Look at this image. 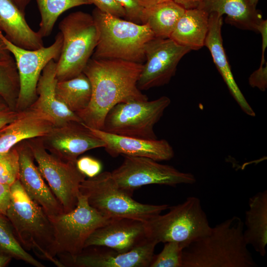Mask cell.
Instances as JSON below:
<instances>
[{
    "instance_id": "6da1fadb",
    "label": "cell",
    "mask_w": 267,
    "mask_h": 267,
    "mask_svg": "<svg viewBox=\"0 0 267 267\" xmlns=\"http://www.w3.org/2000/svg\"><path fill=\"white\" fill-rule=\"evenodd\" d=\"M142 63L121 59L91 58L83 73L91 86L88 106L76 113L89 127L102 130L107 113L115 105L148 100L137 87Z\"/></svg>"
},
{
    "instance_id": "7a4b0ae2",
    "label": "cell",
    "mask_w": 267,
    "mask_h": 267,
    "mask_svg": "<svg viewBox=\"0 0 267 267\" xmlns=\"http://www.w3.org/2000/svg\"><path fill=\"white\" fill-rule=\"evenodd\" d=\"M244 223L233 216L211 228L182 251V267H256L244 236Z\"/></svg>"
},
{
    "instance_id": "3957f363",
    "label": "cell",
    "mask_w": 267,
    "mask_h": 267,
    "mask_svg": "<svg viewBox=\"0 0 267 267\" xmlns=\"http://www.w3.org/2000/svg\"><path fill=\"white\" fill-rule=\"evenodd\" d=\"M6 217L23 248L39 258L63 267L53 253L54 232L48 216L24 191L19 179L10 187Z\"/></svg>"
},
{
    "instance_id": "277c9868",
    "label": "cell",
    "mask_w": 267,
    "mask_h": 267,
    "mask_svg": "<svg viewBox=\"0 0 267 267\" xmlns=\"http://www.w3.org/2000/svg\"><path fill=\"white\" fill-rule=\"evenodd\" d=\"M99 37L91 56L142 63L147 43L155 38L147 24H139L104 13L95 8L91 14Z\"/></svg>"
},
{
    "instance_id": "5b68a950",
    "label": "cell",
    "mask_w": 267,
    "mask_h": 267,
    "mask_svg": "<svg viewBox=\"0 0 267 267\" xmlns=\"http://www.w3.org/2000/svg\"><path fill=\"white\" fill-rule=\"evenodd\" d=\"M89 204L109 218H128L147 222L168 209L167 204L150 205L139 203L132 194L120 187L111 172H104L85 179L80 186Z\"/></svg>"
},
{
    "instance_id": "8992f818",
    "label": "cell",
    "mask_w": 267,
    "mask_h": 267,
    "mask_svg": "<svg viewBox=\"0 0 267 267\" xmlns=\"http://www.w3.org/2000/svg\"><path fill=\"white\" fill-rule=\"evenodd\" d=\"M58 27L63 42L56 75L57 81H63L83 72L96 46L99 33L92 15L81 11L67 15Z\"/></svg>"
},
{
    "instance_id": "52a82bcc",
    "label": "cell",
    "mask_w": 267,
    "mask_h": 267,
    "mask_svg": "<svg viewBox=\"0 0 267 267\" xmlns=\"http://www.w3.org/2000/svg\"><path fill=\"white\" fill-rule=\"evenodd\" d=\"M169 209L167 213L158 214L146 222L149 238L157 244L175 241L186 247L210 230L211 226L198 197L189 196Z\"/></svg>"
},
{
    "instance_id": "ba28073f",
    "label": "cell",
    "mask_w": 267,
    "mask_h": 267,
    "mask_svg": "<svg viewBox=\"0 0 267 267\" xmlns=\"http://www.w3.org/2000/svg\"><path fill=\"white\" fill-rule=\"evenodd\" d=\"M48 217L53 229V253L56 258L61 254L74 256L81 253L90 234L111 219L92 207L80 192L73 210Z\"/></svg>"
},
{
    "instance_id": "9c48e42d",
    "label": "cell",
    "mask_w": 267,
    "mask_h": 267,
    "mask_svg": "<svg viewBox=\"0 0 267 267\" xmlns=\"http://www.w3.org/2000/svg\"><path fill=\"white\" fill-rule=\"evenodd\" d=\"M171 99L162 96L148 101H130L113 106L105 116L102 131L117 135L157 139L154 131Z\"/></svg>"
},
{
    "instance_id": "30bf717a",
    "label": "cell",
    "mask_w": 267,
    "mask_h": 267,
    "mask_svg": "<svg viewBox=\"0 0 267 267\" xmlns=\"http://www.w3.org/2000/svg\"><path fill=\"white\" fill-rule=\"evenodd\" d=\"M27 143L42 176L62 206L64 213L73 210L78 202L80 186L86 176L78 170L76 163L63 161L49 153L41 137L30 139Z\"/></svg>"
},
{
    "instance_id": "8fae6325",
    "label": "cell",
    "mask_w": 267,
    "mask_h": 267,
    "mask_svg": "<svg viewBox=\"0 0 267 267\" xmlns=\"http://www.w3.org/2000/svg\"><path fill=\"white\" fill-rule=\"evenodd\" d=\"M0 37L15 60L19 79V92L16 110L29 107L37 99V86L44 68L51 60L58 59L63 38L59 32L50 45L34 50L26 49L12 44L0 31Z\"/></svg>"
},
{
    "instance_id": "7c38bea8",
    "label": "cell",
    "mask_w": 267,
    "mask_h": 267,
    "mask_svg": "<svg viewBox=\"0 0 267 267\" xmlns=\"http://www.w3.org/2000/svg\"><path fill=\"white\" fill-rule=\"evenodd\" d=\"M124 156L122 164L111 174L120 187L132 194L135 189L149 184L175 186L196 182L192 174L180 172L173 166L147 157Z\"/></svg>"
},
{
    "instance_id": "4fadbf2b",
    "label": "cell",
    "mask_w": 267,
    "mask_h": 267,
    "mask_svg": "<svg viewBox=\"0 0 267 267\" xmlns=\"http://www.w3.org/2000/svg\"><path fill=\"white\" fill-rule=\"evenodd\" d=\"M190 50L170 38L151 40L145 46V63L137 82L138 88L147 90L169 83L179 62Z\"/></svg>"
},
{
    "instance_id": "5bb4252c",
    "label": "cell",
    "mask_w": 267,
    "mask_h": 267,
    "mask_svg": "<svg viewBox=\"0 0 267 267\" xmlns=\"http://www.w3.org/2000/svg\"><path fill=\"white\" fill-rule=\"evenodd\" d=\"M157 244L156 241L150 239L124 253L104 247L90 246L84 248L77 255L61 254L57 258L63 267H148Z\"/></svg>"
},
{
    "instance_id": "9a60e30c",
    "label": "cell",
    "mask_w": 267,
    "mask_h": 267,
    "mask_svg": "<svg viewBox=\"0 0 267 267\" xmlns=\"http://www.w3.org/2000/svg\"><path fill=\"white\" fill-rule=\"evenodd\" d=\"M41 138L50 153L63 161L74 163L84 152L105 146L104 142L92 134L82 122H71L55 126Z\"/></svg>"
},
{
    "instance_id": "2e32d148",
    "label": "cell",
    "mask_w": 267,
    "mask_h": 267,
    "mask_svg": "<svg viewBox=\"0 0 267 267\" xmlns=\"http://www.w3.org/2000/svg\"><path fill=\"white\" fill-rule=\"evenodd\" d=\"M150 239L146 222L128 218H113L90 234L84 248L100 246L124 253Z\"/></svg>"
},
{
    "instance_id": "e0dca14e",
    "label": "cell",
    "mask_w": 267,
    "mask_h": 267,
    "mask_svg": "<svg viewBox=\"0 0 267 267\" xmlns=\"http://www.w3.org/2000/svg\"><path fill=\"white\" fill-rule=\"evenodd\" d=\"M83 124L104 142L105 151L113 157L120 155L144 157L160 162L171 160L174 156V150L166 139H147L117 135Z\"/></svg>"
},
{
    "instance_id": "ac0fdd59",
    "label": "cell",
    "mask_w": 267,
    "mask_h": 267,
    "mask_svg": "<svg viewBox=\"0 0 267 267\" xmlns=\"http://www.w3.org/2000/svg\"><path fill=\"white\" fill-rule=\"evenodd\" d=\"M17 146L19 153V180L27 194L48 216L64 213L62 206L45 183L27 143Z\"/></svg>"
},
{
    "instance_id": "d6986e66",
    "label": "cell",
    "mask_w": 267,
    "mask_h": 267,
    "mask_svg": "<svg viewBox=\"0 0 267 267\" xmlns=\"http://www.w3.org/2000/svg\"><path fill=\"white\" fill-rule=\"evenodd\" d=\"M0 131V153L8 151L25 140L43 137L55 126L48 115L30 106Z\"/></svg>"
},
{
    "instance_id": "ffe728a7",
    "label": "cell",
    "mask_w": 267,
    "mask_h": 267,
    "mask_svg": "<svg viewBox=\"0 0 267 267\" xmlns=\"http://www.w3.org/2000/svg\"><path fill=\"white\" fill-rule=\"evenodd\" d=\"M222 16L217 13L209 14V29L204 45L210 52L218 70L241 109L247 115L254 117L255 112L236 84L226 56L222 36Z\"/></svg>"
},
{
    "instance_id": "44dd1931",
    "label": "cell",
    "mask_w": 267,
    "mask_h": 267,
    "mask_svg": "<svg viewBox=\"0 0 267 267\" xmlns=\"http://www.w3.org/2000/svg\"><path fill=\"white\" fill-rule=\"evenodd\" d=\"M56 62L50 61L44 68L37 86V98L30 106L48 115L55 126H61L71 122H82L76 113L59 101L55 88L57 79Z\"/></svg>"
},
{
    "instance_id": "7402d4cb",
    "label": "cell",
    "mask_w": 267,
    "mask_h": 267,
    "mask_svg": "<svg viewBox=\"0 0 267 267\" xmlns=\"http://www.w3.org/2000/svg\"><path fill=\"white\" fill-rule=\"evenodd\" d=\"M0 31L19 47L34 50L44 46L43 38L30 27L25 13L12 0H0Z\"/></svg>"
},
{
    "instance_id": "603a6c76",
    "label": "cell",
    "mask_w": 267,
    "mask_h": 267,
    "mask_svg": "<svg viewBox=\"0 0 267 267\" xmlns=\"http://www.w3.org/2000/svg\"><path fill=\"white\" fill-rule=\"evenodd\" d=\"M198 8L209 14H225L227 23L243 30L257 32L263 20L262 13L250 0H200Z\"/></svg>"
},
{
    "instance_id": "cb8c5ba5",
    "label": "cell",
    "mask_w": 267,
    "mask_h": 267,
    "mask_svg": "<svg viewBox=\"0 0 267 267\" xmlns=\"http://www.w3.org/2000/svg\"><path fill=\"white\" fill-rule=\"evenodd\" d=\"M246 229L243 236L247 244L251 245L261 256L266 253L267 245V190L251 197L243 222Z\"/></svg>"
},
{
    "instance_id": "d4e9b609",
    "label": "cell",
    "mask_w": 267,
    "mask_h": 267,
    "mask_svg": "<svg viewBox=\"0 0 267 267\" xmlns=\"http://www.w3.org/2000/svg\"><path fill=\"white\" fill-rule=\"evenodd\" d=\"M209 16L201 8L185 10L170 38L191 50L200 49L208 32Z\"/></svg>"
},
{
    "instance_id": "484cf974",
    "label": "cell",
    "mask_w": 267,
    "mask_h": 267,
    "mask_svg": "<svg viewBox=\"0 0 267 267\" xmlns=\"http://www.w3.org/2000/svg\"><path fill=\"white\" fill-rule=\"evenodd\" d=\"M185 10L173 0L164 1L144 8L143 24L148 25L155 38H170Z\"/></svg>"
},
{
    "instance_id": "4316f807",
    "label": "cell",
    "mask_w": 267,
    "mask_h": 267,
    "mask_svg": "<svg viewBox=\"0 0 267 267\" xmlns=\"http://www.w3.org/2000/svg\"><path fill=\"white\" fill-rule=\"evenodd\" d=\"M55 93L59 101L77 113L88 106L91 99V86L89 78L83 72L74 78L57 81Z\"/></svg>"
},
{
    "instance_id": "83f0119b",
    "label": "cell",
    "mask_w": 267,
    "mask_h": 267,
    "mask_svg": "<svg viewBox=\"0 0 267 267\" xmlns=\"http://www.w3.org/2000/svg\"><path fill=\"white\" fill-rule=\"evenodd\" d=\"M41 16L38 32L49 36L59 16L73 7L92 4L90 0H36Z\"/></svg>"
},
{
    "instance_id": "f1b7e54d",
    "label": "cell",
    "mask_w": 267,
    "mask_h": 267,
    "mask_svg": "<svg viewBox=\"0 0 267 267\" xmlns=\"http://www.w3.org/2000/svg\"><path fill=\"white\" fill-rule=\"evenodd\" d=\"M0 254L23 261L36 267H45L25 250L19 242L13 228L6 216L0 214Z\"/></svg>"
},
{
    "instance_id": "f546056e",
    "label": "cell",
    "mask_w": 267,
    "mask_h": 267,
    "mask_svg": "<svg viewBox=\"0 0 267 267\" xmlns=\"http://www.w3.org/2000/svg\"><path fill=\"white\" fill-rule=\"evenodd\" d=\"M19 79L15 60L0 62V95L8 107L16 110Z\"/></svg>"
},
{
    "instance_id": "4dcf8cb0",
    "label": "cell",
    "mask_w": 267,
    "mask_h": 267,
    "mask_svg": "<svg viewBox=\"0 0 267 267\" xmlns=\"http://www.w3.org/2000/svg\"><path fill=\"white\" fill-rule=\"evenodd\" d=\"M185 246L178 242L164 243L158 255H154L149 267H182V251Z\"/></svg>"
},
{
    "instance_id": "1f68e13d",
    "label": "cell",
    "mask_w": 267,
    "mask_h": 267,
    "mask_svg": "<svg viewBox=\"0 0 267 267\" xmlns=\"http://www.w3.org/2000/svg\"><path fill=\"white\" fill-rule=\"evenodd\" d=\"M19 153L17 146L0 153V183L9 187L19 179Z\"/></svg>"
},
{
    "instance_id": "d6a6232c",
    "label": "cell",
    "mask_w": 267,
    "mask_h": 267,
    "mask_svg": "<svg viewBox=\"0 0 267 267\" xmlns=\"http://www.w3.org/2000/svg\"><path fill=\"white\" fill-rule=\"evenodd\" d=\"M123 8L126 19L143 24V13L144 8L138 0H116Z\"/></svg>"
},
{
    "instance_id": "836d02e7",
    "label": "cell",
    "mask_w": 267,
    "mask_h": 267,
    "mask_svg": "<svg viewBox=\"0 0 267 267\" xmlns=\"http://www.w3.org/2000/svg\"><path fill=\"white\" fill-rule=\"evenodd\" d=\"M76 166L82 174L88 178L98 175L101 173L102 168L99 161L87 156L78 158L76 162Z\"/></svg>"
},
{
    "instance_id": "e575fe53",
    "label": "cell",
    "mask_w": 267,
    "mask_h": 267,
    "mask_svg": "<svg viewBox=\"0 0 267 267\" xmlns=\"http://www.w3.org/2000/svg\"><path fill=\"white\" fill-rule=\"evenodd\" d=\"M99 10L118 17H125L123 8L116 0H90Z\"/></svg>"
},
{
    "instance_id": "d590c367",
    "label": "cell",
    "mask_w": 267,
    "mask_h": 267,
    "mask_svg": "<svg viewBox=\"0 0 267 267\" xmlns=\"http://www.w3.org/2000/svg\"><path fill=\"white\" fill-rule=\"evenodd\" d=\"M267 63V62H266ZM260 64L259 68L255 71L249 78V83L252 87L258 88L264 91L267 86V64Z\"/></svg>"
},
{
    "instance_id": "8d00e7d4",
    "label": "cell",
    "mask_w": 267,
    "mask_h": 267,
    "mask_svg": "<svg viewBox=\"0 0 267 267\" xmlns=\"http://www.w3.org/2000/svg\"><path fill=\"white\" fill-rule=\"evenodd\" d=\"M10 198V187L0 183V214L6 216Z\"/></svg>"
},
{
    "instance_id": "74e56055",
    "label": "cell",
    "mask_w": 267,
    "mask_h": 267,
    "mask_svg": "<svg viewBox=\"0 0 267 267\" xmlns=\"http://www.w3.org/2000/svg\"><path fill=\"white\" fill-rule=\"evenodd\" d=\"M19 112L8 108L0 111V131L7 125L14 121Z\"/></svg>"
},
{
    "instance_id": "f35d334b",
    "label": "cell",
    "mask_w": 267,
    "mask_h": 267,
    "mask_svg": "<svg viewBox=\"0 0 267 267\" xmlns=\"http://www.w3.org/2000/svg\"><path fill=\"white\" fill-rule=\"evenodd\" d=\"M257 32H259L262 36V57L260 64H264L266 62L265 54L267 46V20L263 19L257 28Z\"/></svg>"
},
{
    "instance_id": "ab89813d",
    "label": "cell",
    "mask_w": 267,
    "mask_h": 267,
    "mask_svg": "<svg viewBox=\"0 0 267 267\" xmlns=\"http://www.w3.org/2000/svg\"><path fill=\"white\" fill-rule=\"evenodd\" d=\"M14 60L13 57L7 49L0 37V62H10Z\"/></svg>"
},
{
    "instance_id": "60d3db41",
    "label": "cell",
    "mask_w": 267,
    "mask_h": 267,
    "mask_svg": "<svg viewBox=\"0 0 267 267\" xmlns=\"http://www.w3.org/2000/svg\"><path fill=\"white\" fill-rule=\"evenodd\" d=\"M184 9H190L198 8L200 0H173Z\"/></svg>"
},
{
    "instance_id": "b9f144b4",
    "label": "cell",
    "mask_w": 267,
    "mask_h": 267,
    "mask_svg": "<svg viewBox=\"0 0 267 267\" xmlns=\"http://www.w3.org/2000/svg\"><path fill=\"white\" fill-rule=\"evenodd\" d=\"M144 8H149L160 2L167 0H138Z\"/></svg>"
},
{
    "instance_id": "7bdbcfd3",
    "label": "cell",
    "mask_w": 267,
    "mask_h": 267,
    "mask_svg": "<svg viewBox=\"0 0 267 267\" xmlns=\"http://www.w3.org/2000/svg\"><path fill=\"white\" fill-rule=\"evenodd\" d=\"M12 258L9 256L0 254V267H5L11 261Z\"/></svg>"
},
{
    "instance_id": "ee69618b",
    "label": "cell",
    "mask_w": 267,
    "mask_h": 267,
    "mask_svg": "<svg viewBox=\"0 0 267 267\" xmlns=\"http://www.w3.org/2000/svg\"><path fill=\"white\" fill-rule=\"evenodd\" d=\"M20 10L25 13V10L31 0H12Z\"/></svg>"
},
{
    "instance_id": "f6af8a7d",
    "label": "cell",
    "mask_w": 267,
    "mask_h": 267,
    "mask_svg": "<svg viewBox=\"0 0 267 267\" xmlns=\"http://www.w3.org/2000/svg\"><path fill=\"white\" fill-rule=\"evenodd\" d=\"M9 108L4 100L0 95V111Z\"/></svg>"
},
{
    "instance_id": "bcb514c9",
    "label": "cell",
    "mask_w": 267,
    "mask_h": 267,
    "mask_svg": "<svg viewBox=\"0 0 267 267\" xmlns=\"http://www.w3.org/2000/svg\"><path fill=\"white\" fill-rule=\"evenodd\" d=\"M250 0L254 6L256 7L257 6V4L259 0Z\"/></svg>"
}]
</instances>
